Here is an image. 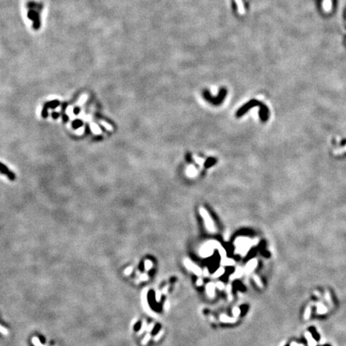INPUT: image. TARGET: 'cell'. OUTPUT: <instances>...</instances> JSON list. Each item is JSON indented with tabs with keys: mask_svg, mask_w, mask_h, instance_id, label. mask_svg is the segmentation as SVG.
Returning <instances> with one entry per match:
<instances>
[{
	"mask_svg": "<svg viewBox=\"0 0 346 346\" xmlns=\"http://www.w3.org/2000/svg\"><path fill=\"white\" fill-rule=\"evenodd\" d=\"M203 95H204V98L207 100L211 102L213 104H220V103L223 101V99H224L225 95H226V89H225V88H222V89L220 90V94H219L218 97H216V98H213V97L211 96V95L209 94V92L208 91H204Z\"/></svg>",
	"mask_w": 346,
	"mask_h": 346,
	"instance_id": "1",
	"label": "cell"
},
{
	"mask_svg": "<svg viewBox=\"0 0 346 346\" xmlns=\"http://www.w3.org/2000/svg\"><path fill=\"white\" fill-rule=\"evenodd\" d=\"M0 172H1L2 174H3V175H7L8 178L10 179L11 180H12V181L15 179V173L10 171V170L7 168V166L4 165L3 164H2V163H0Z\"/></svg>",
	"mask_w": 346,
	"mask_h": 346,
	"instance_id": "2",
	"label": "cell"
},
{
	"mask_svg": "<svg viewBox=\"0 0 346 346\" xmlns=\"http://www.w3.org/2000/svg\"><path fill=\"white\" fill-rule=\"evenodd\" d=\"M201 214H202L203 217L204 218V220H206V223H207L208 227L210 228H212V222L211 221V220L209 219V215H208V213L206 212V211H204V210H201Z\"/></svg>",
	"mask_w": 346,
	"mask_h": 346,
	"instance_id": "3",
	"label": "cell"
},
{
	"mask_svg": "<svg viewBox=\"0 0 346 346\" xmlns=\"http://www.w3.org/2000/svg\"><path fill=\"white\" fill-rule=\"evenodd\" d=\"M44 105L47 108H52V109H54V108H57V107L60 105V102H59L58 100L51 101V102H47V103H46Z\"/></svg>",
	"mask_w": 346,
	"mask_h": 346,
	"instance_id": "4",
	"label": "cell"
},
{
	"mask_svg": "<svg viewBox=\"0 0 346 346\" xmlns=\"http://www.w3.org/2000/svg\"><path fill=\"white\" fill-rule=\"evenodd\" d=\"M83 125V121L81 119H75V120H74V121L72 122V123H71V126H72L73 129H74V130L79 128V127H82Z\"/></svg>",
	"mask_w": 346,
	"mask_h": 346,
	"instance_id": "5",
	"label": "cell"
},
{
	"mask_svg": "<svg viewBox=\"0 0 346 346\" xmlns=\"http://www.w3.org/2000/svg\"><path fill=\"white\" fill-rule=\"evenodd\" d=\"M31 341H32L35 346H45L42 344L41 341H39V339L36 337H34L33 338L31 339Z\"/></svg>",
	"mask_w": 346,
	"mask_h": 346,
	"instance_id": "6",
	"label": "cell"
},
{
	"mask_svg": "<svg viewBox=\"0 0 346 346\" xmlns=\"http://www.w3.org/2000/svg\"><path fill=\"white\" fill-rule=\"evenodd\" d=\"M47 109L48 108H47L46 106H43V110H42V117L43 118H47V116H48V112H47Z\"/></svg>",
	"mask_w": 346,
	"mask_h": 346,
	"instance_id": "7",
	"label": "cell"
},
{
	"mask_svg": "<svg viewBox=\"0 0 346 346\" xmlns=\"http://www.w3.org/2000/svg\"><path fill=\"white\" fill-rule=\"evenodd\" d=\"M0 332L2 334H3V335H8V333H9L7 329L6 328H4L3 326H2V325H0Z\"/></svg>",
	"mask_w": 346,
	"mask_h": 346,
	"instance_id": "8",
	"label": "cell"
},
{
	"mask_svg": "<svg viewBox=\"0 0 346 346\" xmlns=\"http://www.w3.org/2000/svg\"><path fill=\"white\" fill-rule=\"evenodd\" d=\"M85 134L87 135V134H90L91 132V128H90V126L88 123H87L85 126Z\"/></svg>",
	"mask_w": 346,
	"mask_h": 346,
	"instance_id": "9",
	"label": "cell"
},
{
	"mask_svg": "<svg viewBox=\"0 0 346 346\" xmlns=\"http://www.w3.org/2000/svg\"><path fill=\"white\" fill-rule=\"evenodd\" d=\"M60 113L54 112H52V113H51V117H52L53 119H58V118L60 117Z\"/></svg>",
	"mask_w": 346,
	"mask_h": 346,
	"instance_id": "10",
	"label": "cell"
},
{
	"mask_svg": "<svg viewBox=\"0 0 346 346\" xmlns=\"http://www.w3.org/2000/svg\"><path fill=\"white\" fill-rule=\"evenodd\" d=\"M73 112H74V115H78L79 113L80 112V108H79V107H75V108H74V110H73Z\"/></svg>",
	"mask_w": 346,
	"mask_h": 346,
	"instance_id": "11",
	"label": "cell"
},
{
	"mask_svg": "<svg viewBox=\"0 0 346 346\" xmlns=\"http://www.w3.org/2000/svg\"><path fill=\"white\" fill-rule=\"evenodd\" d=\"M131 272H132V268H131V267H130V268H127L126 270L124 271V273H125L126 275H130Z\"/></svg>",
	"mask_w": 346,
	"mask_h": 346,
	"instance_id": "12",
	"label": "cell"
},
{
	"mask_svg": "<svg viewBox=\"0 0 346 346\" xmlns=\"http://www.w3.org/2000/svg\"><path fill=\"white\" fill-rule=\"evenodd\" d=\"M151 266H152V264H151V262H146L145 264V268H147V269H149V268H151Z\"/></svg>",
	"mask_w": 346,
	"mask_h": 346,
	"instance_id": "13",
	"label": "cell"
},
{
	"mask_svg": "<svg viewBox=\"0 0 346 346\" xmlns=\"http://www.w3.org/2000/svg\"><path fill=\"white\" fill-rule=\"evenodd\" d=\"M309 313H310V309L309 308V309H307V311H306V315H305V318H306V319L309 317Z\"/></svg>",
	"mask_w": 346,
	"mask_h": 346,
	"instance_id": "14",
	"label": "cell"
}]
</instances>
